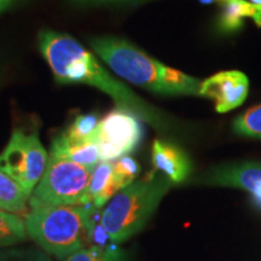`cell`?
I'll return each mask as SVG.
<instances>
[{
    "instance_id": "3",
    "label": "cell",
    "mask_w": 261,
    "mask_h": 261,
    "mask_svg": "<svg viewBox=\"0 0 261 261\" xmlns=\"http://www.w3.org/2000/svg\"><path fill=\"white\" fill-rule=\"evenodd\" d=\"M94 212L92 204L33 205L24 218L25 230L42 250L65 260L90 242Z\"/></svg>"
},
{
    "instance_id": "11",
    "label": "cell",
    "mask_w": 261,
    "mask_h": 261,
    "mask_svg": "<svg viewBox=\"0 0 261 261\" xmlns=\"http://www.w3.org/2000/svg\"><path fill=\"white\" fill-rule=\"evenodd\" d=\"M50 155L89 168H94L100 162L99 149L96 140L75 138L67 132L54 139Z\"/></svg>"
},
{
    "instance_id": "20",
    "label": "cell",
    "mask_w": 261,
    "mask_h": 261,
    "mask_svg": "<svg viewBox=\"0 0 261 261\" xmlns=\"http://www.w3.org/2000/svg\"><path fill=\"white\" fill-rule=\"evenodd\" d=\"M0 261H47L42 254L25 249L0 248Z\"/></svg>"
},
{
    "instance_id": "14",
    "label": "cell",
    "mask_w": 261,
    "mask_h": 261,
    "mask_svg": "<svg viewBox=\"0 0 261 261\" xmlns=\"http://www.w3.org/2000/svg\"><path fill=\"white\" fill-rule=\"evenodd\" d=\"M31 192L0 171V210L9 213H21L31 200Z\"/></svg>"
},
{
    "instance_id": "17",
    "label": "cell",
    "mask_w": 261,
    "mask_h": 261,
    "mask_svg": "<svg viewBox=\"0 0 261 261\" xmlns=\"http://www.w3.org/2000/svg\"><path fill=\"white\" fill-rule=\"evenodd\" d=\"M65 261H122V255L115 249V247L90 246L71 254Z\"/></svg>"
},
{
    "instance_id": "6",
    "label": "cell",
    "mask_w": 261,
    "mask_h": 261,
    "mask_svg": "<svg viewBox=\"0 0 261 261\" xmlns=\"http://www.w3.org/2000/svg\"><path fill=\"white\" fill-rule=\"evenodd\" d=\"M47 161V151L38 132L15 129L0 154V171L32 194L46 169Z\"/></svg>"
},
{
    "instance_id": "7",
    "label": "cell",
    "mask_w": 261,
    "mask_h": 261,
    "mask_svg": "<svg viewBox=\"0 0 261 261\" xmlns=\"http://www.w3.org/2000/svg\"><path fill=\"white\" fill-rule=\"evenodd\" d=\"M139 120L133 114L116 108L98 122L94 139L100 161L115 162L138 148L143 137Z\"/></svg>"
},
{
    "instance_id": "12",
    "label": "cell",
    "mask_w": 261,
    "mask_h": 261,
    "mask_svg": "<svg viewBox=\"0 0 261 261\" xmlns=\"http://www.w3.org/2000/svg\"><path fill=\"white\" fill-rule=\"evenodd\" d=\"M120 191L114 177V162L100 161L91 175L87 195L90 203L99 210Z\"/></svg>"
},
{
    "instance_id": "5",
    "label": "cell",
    "mask_w": 261,
    "mask_h": 261,
    "mask_svg": "<svg viewBox=\"0 0 261 261\" xmlns=\"http://www.w3.org/2000/svg\"><path fill=\"white\" fill-rule=\"evenodd\" d=\"M94 168L48 155L44 174L32 192L33 205H86L91 204L87 195Z\"/></svg>"
},
{
    "instance_id": "22",
    "label": "cell",
    "mask_w": 261,
    "mask_h": 261,
    "mask_svg": "<svg viewBox=\"0 0 261 261\" xmlns=\"http://www.w3.org/2000/svg\"><path fill=\"white\" fill-rule=\"evenodd\" d=\"M83 4H92V3H117V2H132V0H74Z\"/></svg>"
},
{
    "instance_id": "16",
    "label": "cell",
    "mask_w": 261,
    "mask_h": 261,
    "mask_svg": "<svg viewBox=\"0 0 261 261\" xmlns=\"http://www.w3.org/2000/svg\"><path fill=\"white\" fill-rule=\"evenodd\" d=\"M232 132L238 137L261 140V103L250 107L234 117Z\"/></svg>"
},
{
    "instance_id": "4",
    "label": "cell",
    "mask_w": 261,
    "mask_h": 261,
    "mask_svg": "<svg viewBox=\"0 0 261 261\" xmlns=\"http://www.w3.org/2000/svg\"><path fill=\"white\" fill-rule=\"evenodd\" d=\"M172 187L173 182L160 173L117 192L99 217L113 242H125L142 231Z\"/></svg>"
},
{
    "instance_id": "1",
    "label": "cell",
    "mask_w": 261,
    "mask_h": 261,
    "mask_svg": "<svg viewBox=\"0 0 261 261\" xmlns=\"http://www.w3.org/2000/svg\"><path fill=\"white\" fill-rule=\"evenodd\" d=\"M38 46L57 83L90 85L107 93L116 108L133 114L156 129L166 130L172 127V122L160 110L113 77L96 57L70 35L44 29L39 33Z\"/></svg>"
},
{
    "instance_id": "8",
    "label": "cell",
    "mask_w": 261,
    "mask_h": 261,
    "mask_svg": "<svg viewBox=\"0 0 261 261\" xmlns=\"http://www.w3.org/2000/svg\"><path fill=\"white\" fill-rule=\"evenodd\" d=\"M196 182L207 187L231 188L249 195L253 204L261 210V160L220 163L205 171Z\"/></svg>"
},
{
    "instance_id": "21",
    "label": "cell",
    "mask_w": 261,
    "mask_h": 261,
    "mask_svg": "<svg viewBox=\"0 0 261 261\" xmlns=\"http://www.w3.org/2000/svg\"><path fill=\"white\" fill-rule=\"evenodd\" d=\"M18 2L19 0H0V14L6 11V10L11 8L12 5H15Z\"/></svg>"
},
{
    "instance_id": "9",
    "label": "cell",
    "mask_w": 261,
    "mask_h": 261,
    "mask_svg": "<svg viewBox=\"0 0 261 261\" xmlns=\"http://www.w3.org/2000/svg\"><path fill=\"white\" fill-rule=\"evenodd\" d=\"M249 92V79L238 70H225L202 81L200 97L215 103L217 113L225 114L241 107Z\"/></svg>"
},
{
    "instance_id": "13",
    "label": "cell",
    "mask_w": 261,
    "mask_h": 261,
    "mask_svg": "<svg viewBox=\"0 0 261 261\" xmlns=\"http://www.w3.org/2000/svg\"><path fill=\"white\" fill-rule=\"evenodd\" d=\"M221 5L219 27L224 32H233L241 28L243 18H256V9L247 0H218Z\"/></svg>"
},
{
    "instance_id": "2",
    "label": "cell",
    "mask_w": 261,
    "mask_h": 261,
    "mask_svg": "<svg viewBox=\"0 0 261 261\" xmlns=\"http://www.w3.org/2000/svg\"><path fill=\"white\" fill-rule=\"evenodd\" d=\"M91 47L129 84L163 96H198L202 81L150 57L126 39L91 38Z\"/></svg>"
},
{
    "instance_id": "18",
    "label": "cell",
    "mask_w": 261,
    "mask_h": 261,
    "mask_svg": "<svg viewBox=\"0 0 261 261\" xmlns=\"http://www.w3.org/2000/svg\"><path fill=\"white\" fill-rule=\"evenodd\" d=\"M140 167L136 160L129 156H123L114 162V177L120 190L135 182V179L139 174Z\"/></svg>"
},
{
    "instance_id": "15",
    "label": "cell",
    "mask_w": 261,
    "mask_h": 261,
    "mask_svg": "<svg viewBox=\"0 0 261 261\" xmlns=\"http://www.w3.org/2000/svg\"><path fill=\"white\" fill-rule=\"evenodd\" d=\"M28 238L24 219L0 210V248L15 246Z\"/></svg>"
},
{
    "instance_id": "19",
    "label": "cell",
    "mask_w": 261,
    "mask_h": 261,
    "mask_svg": "<svg viewBox=\"0 0 261 261\" xmlns=\"http://www.w3.org/2000/svg\"><path fill=\"white\" fill-rule=\"evenodd\" d=\"M98 122L97 117L93 115H79L65 132L75 138L94 139V129Z\"/></svg>"
},
{
    "instance_id": "10",
    "label": "cell",
    "mask_w": 261,
    "mask_h": 261,
    "mask_svg": "<svg viewBox=\"0 0 261 261\" xmlns=\"http://www.w3.org/2000/svg\"><path fill=\"white\" fill-rule=\"evenodd\" d=\"M151 162L156 171L173 184L185 182L192 173V163L187 151L167 140H155L152 144Z\"/></svg>"
}]
</instances>
